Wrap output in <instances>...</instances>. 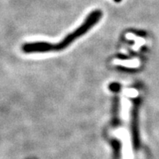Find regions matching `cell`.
<instances>
[{"instance_id": "obj_1", "label": "cell", "mask_w": 159, "mask_h": 159, "mask_svg": "<svg viewBox=\"0 0 159 159\" xmlns=\"http://www.w3.org/2000/svg\"><path fill=\"white\" fill-rule=\"evenodd\" d=\"M101 16H102V13L99 11L92 12L81 26H80L77 30H75L74 32L68 34L60 43H58V44H50L46 42L28 43L23 46V50L26 53H44L63 50L66 48L67 46H69L75 39H77L80 36L85 34L86 32H88L93 26H94L98 23Z\"/></svg>"}]
</instances>
